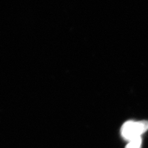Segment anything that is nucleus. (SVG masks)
Segmentation results:
<instances>
[{
    "mask_svg": "<svg viewBox=\"0 0 148 148\" xmlns=\"http://www.w3.org/2000/svg\"><path fill=\"white\" fill-rule=\"evenodd\" d=\"M148 130V121H128L122 126L120 133L122 138L127 142L140 137Z\"/></svg>",
    "mask_w": 148,
    "mask_h": 148,
    "instance_id": "nucleus-1",
    "label": "nucleus"
},
{
    "mask_svg": "<svg viewBox=\"0 0 148 148\" xmlns=\"http://www.w3.org/2000/svg\"><path fill=\"white\" fill-rule=\"evenodd\" d=\"M142 139L141 137L134 139L129 142L125 148H141Z\"/></svg>",
    "mask_w": 148,
    "mask_h": 148,
    "instance_id": "nucleus-2",
    "label": "nucleus"
}]
</instances>
